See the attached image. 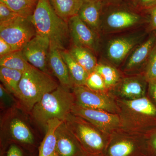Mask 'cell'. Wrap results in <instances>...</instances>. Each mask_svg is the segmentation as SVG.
<instances>
[{"mask_svg": "<svg viewBox=\"0 0 156 156\" xmlns=\"http://www.w3.org/2000/svg\"><path fill=\"white\" fill-rule=\"evenodd\" d=\"M115 98L121 129L146 135L156 129V107L146 96L133 100Z\"/></svg>", "mask_w": 156, "mask_h": 156, "instance_id": "cell-1", "label": "cell"}, {"mask_svg": "<svg viewBox=\"0 0 156 156\" xmlns=\"http://www.w3.org/2000/svg\"><path fill=\"white\" fill-rule=\"evenodd\" d=\"M30 18L37 34L48 37L50 45L60 50H67L71 41L68 23L56 14L50 0H37Z\"/></svg>", "mask_w": 156, "mask_h": 156, "instance_id": "cell-2", "label": "cell"}, {"mask_svg": "<svg viewBox=\"0 0 156 156\" xmlns=\"http://www.w3.org/2000/svg\"><path fill=\"white\" fill-rule=\"evenodd\" d=\"M75 104L73 92L59 85L55 90L43 96L34 106L30 114L36 122L46 127L48 121L52 119L64 122Z\"/></svg>", "mask_w": 156, "mask_h": 156, "instance_id": "cell-3", "label": "cell"}, {"mask_svg": "<svg viewBox=\"0 0 156 156\" xmlns=\"http://www.w3.org/2000/svg\"><path fill=\"white\" fill-rule=\"evenodd\" d=\"M59 85L51 75L31 65L23 73L19 83L18 103L26 112L30 113L44 95Z\"/></svg>", "mask_w": 156, "mask_h": 156, "instance_id": "cell-4", "label": "cell"}, {"mask_svg": "<svg viewBox=\"0 0 156 156\" xmlns=\"http://www.w3.org/2000/svg\"><path fill=\"white\" fill-rule=\"evenodd\" d=\"M85 152L101 156L109 136L107 135L86 120L71 113L64 121Z\"/></svg>", "mask_w": 156, "mask_h": 156, "instance_id": "cell-5", "label": "cell"}, {"mask_svg": "<svg viewBox=\"0 0 156 156\" xmlns=\"http://www.w3.org/2000/svg\"><path fill=\"white\" fill-rule=\"evenodd\" d=\"M101 156H151L145 135L134 134L121 128L113 132Z\"/></svg>", "mask_w": 156, "mask_h": 156, "instance_id": "cell-6", "label": "cell"}, {"mask_svg": "<svg viewBox=\"0 0 156 156\" xmlns=\"http://www.w3.org/2000/svg\"><path fill=\"white\" fill-rule=\"evenodd\" d=\"M30 17L18 16L10 22L0 24V37L9 43L14 51L22 50L36 35Z\"/></svg>", "mask_w": 156, "mask_h": 156, "instance_id": "cell-7", "label": "cell"}, {"mask_svg": "<svg viewBox=\"0 0 156 156\" xmlns=\"http://www.w3.org/2000/svg\"><path fill=\"white\" fill-rule=\"evenodd\" d=\"M71 90L75 104L78 106L118 114L119 108L116 98L110 92L94 91L86 86L76 85H74Z\"/></svg>", "mask_w": 156, "mask_h": 156, "instance_id": "cell-8", "label": "cell"}, {"mask_svg": "<svg viewBox=\"0 0 156 156\" xmlns=\"http://www.w3.org/2000/svg\"><path fill=\"white\" fill-rule=\"evenodd\" d=\"M71 113L86 120L108 136L120 128V117L117 114L101 110L85 108L75 104Z\"/></svg>", "mask_w": 156, "mask_h": 156, "instance_id": "cell-9", "label": "cell"}, {"mask_svg": "<svg viewBox=\"0 0 156 156\" xmlns=\"http://www.w3.org/2000/svg\"><path fill=\"white\" fill-rule=\"evenodd\" d=\"M50 44L48 37L37 34L21 50L30 64L51 75L48 65Z\"/></svg>", "mask_w": 156, "mask_h": 156, "instance_id": "cell-10", "label": "cell"}, {"mask_svg": "<svg viewBox=\"0 0 156 156\" xmlns=\"http://www.w3.org/2000/svg\"><path fill=\"white\" fill-rule=\"evenodd\" d=\"M68 23L70 40L73 46L87 48L92 52L97 50V34L89 28L77 15L70 18Z\"/></svg>", "mask_w": 156, "mask_h": 156, "instance_id": "cell-11", "label": "cell"}, {"mask_svg": "<svg viewBox=\"0 0 156 156\" xmlns=\"http://www.w3.org/2000/svg\"><path fill=\"white\" fill-rule=\"evenodd\" d=\"M148 83L144 76L123 78L111 90L115 98L133 100L145 97Z\"/></svg>", "mask_w": 156, "mask_h": 156, "instance_id": "cell-12", "label": "cell"}, {"mask_svg": "<svg viewBox=\"0 0 156 156\" xmlns=\"http://www.w3.org/2000/svg\"><path fill=\"white\" fill-rule=\"evenodd\" d=\"M58 156H79L86 152L64 122L56 131Z\"/></svg>", "mask_w": 156, "mask_h": 156, "instance_id": "cell-13", "label": "cell"}, {"mask_svg": "<svg viewBox=\"0 0 156 156\" xmlns=\"http://www.w3.org/2000/svg\"><path fill=\"white\" fill-rule=\"evenodd\" d=\"M137 13L124 9H115L110 11L105 16V23L108 29L119 30L134 26L141 20Z\"/></svg>", "mask_w": 156, "mask_h": 156, "instance_id": "cell-14", "label": "cell"}, {"mask_svg": "<svg viewBox=\"0 0 156 156\" xmlns=\"http://www.w3.org/2000/svg\"><path fill=\"white\" fill-rule=\"evenodd\" d=\"M48 65L51 72L58 79L60 86L72 90L74 85L67 65L62 57L60 50L50 44L48 55Z\"/></svg>", "mask_w": 156, "mask_h": 156, "instance_id": "cell-15", "label": "cell"}, {"mask_svg": "<svg viewBox=\"0 0 156 156\" xmlns=\"http://www.w3.org/2000/svg\"><path fill=\"white\" fill-rule=\"evenodd\" d=\"M140 37L128 36L113 39L107 47V55L115 64H119L138 44Z\"/></svg>", "mask_w": 156, "mask_h": 156, "instance_id": "cell-16", "label": "cell"}, {"mask_svg": "<svg viewBox=\"0 0 156 156\" xmlns=\"http://www.w3.org/2000/svg\"><path fill=\"white\" fill-rule=\"evenodd\" d=\"M103 6L95 0H83L77 15L96 34L101 28V16Z\"/></svg>", "mask_w": 156, "mask_h": 156, "instance_id": "cell-17", "label": "cell"}, {"mask_svg": "<svg viewBox=\"0 0 156 156\" xmlns=\"http://www.w3.org/2000/svg\"><path fill=\"white\" fill-rule=\"evenodd\" d=\"M6 125L9 136L12 140L26 145L34 144V134L27 124L22 119L18 117H11Z\"/></svg>", "mask_w": 156, "mask_h": 156, "instance_id": "cell-18", "label": "cell"}, {"mask_svg": "<svg viewBox=\"0 0 156 156\" xmlns=\"http://www.w3.org/2000/svg\"><path fill=\"white\" fill-rule=\"evenodd\" d=\"M156 44V35H152L131 53L125 66V70H134L144 64L148 59Z\"/></svg>", "mask_w": 156, "mask_h": 156, "instance_id": "cell-19", "label": "cell"}, {"mask_svg": "<svg viewBox=\"0 0 156 156\" xmlns=\"http://www.w3.org/2000/svg\"><path fill=\"white\" fill-rule=\"evenodd\" d=\"M62 122L57 119L48 121L46 126V134L39 147L38 156H58L56 131Z\"/></svg>", "mask_w": 156, "mask_h": 156, "instance_id": "cell-20", "label": "cell"}, {"mask_svg": "<svg viewBox=\"0 0 156 156\" xmlns=\"http://www.w3.org/2000/svg\"><path fill=\"white\" fill-rule=\"evenodd\" d=\"M60 54L67 65L74 85L85 86L89 73L76 61L68 50H60Z\"/></svg>", "mask_w": 156, "mask_h": 156, "instance_id": "cell-21", "label": "cell"}, {"mask_svg": "<svg viewBox=\"0 0 156 156\" xmlns=\"http://www.w3.org/2000/svg\"><path fill=\"white\" fill-rule=\"evenodd\" d=\"M83 0H50L56 14L68 22L70 18L77 15Z\"/></svg>", "mask_w": 156, "mask_h": 156, "instance_id": "cell-22", "label": "cell"}, {"mask_svg": "<svg viewBox=\"0 0 156 156\" xmlns=\"http://www.w3.org/2000/svg\"><path fill=\"white\" fill-rule=\"evenodd\" d=\"M68 50L76 61L87 71L88 73L95 70L98 62L91 50L73 45Z\"/></svg>", "mask_w": 156, "mask_h": 156, "instance_id": "cell-23", "label": "cell"}, {"mask_svg": "<svg viewBox=\"0 0 156 156\" xmlns=\"http://www.w3.org/2000/svg\"><path fill=\"white\" fill-rule=\"evenodd\" d=\"M23 73L17 70L0 66V80L2 85L17 99L19 83Z\"/></svg>", "mask_w": 156, "mask_h": 156, "instance_id": "cell-24", "label": "cell"}, {"mask_svg": "<svg viewBox=\"0 0 156 156\" xmlns=\"http://www.w3.org/2000/svg\"><path fill=\"white\" fill-rule=\"evenodd\" d=\"M23 54L22 50H16L0 57V66L17 70L23 73L30 67Z\"/></svg>", "mask_w": 156, "mask_h": 156, "instance_id": "cell-25", "label": "cell"}, {"mask_svg": "<svg viewBox=\"0 0 156 156\" xmlns=\"http://www.w3.org/2000/svg\"><path fill=\"white\" fill-rule=\"evenodd\" d=\"M95 71L103 78L107 90L113 88L122 79L119 71L114 66L105 62L98 63Z\"/></svg>", "mask_w": 156, "mask_h": 156, "instance_id": "cell-26", "label": "cell"}, {"mask_svg": "<svg viewBox=\"0 0 156 156\" xmlns=\"http://www.w3.org/2000/svg\"><path fill=\"white\" fill-rule=\"evenodd\" d=\"M37 0H0L21 17L29 18L33 14Z\"/></svg>", "mask_w": 156, "mask_h": 156, "instance_id": "cell-27", "label": "cell"}, {"mask_svg": "<svg viewBox=\"0 0 156 156\" xmlns=\"http://www.w3.org/2000/svg\"><path fill=\"white\" fill-rule=\"evenodd\" d=\"M86 87L96 91H106L105 83L100 74L94 70L88 75L86 81Z\"/></svg>", "mask_w": 156, "mask_h": 156, "instance_id": "cell-28", "label": "cell"}, {"mask_svg": "<svg viewBox=\"0 0 156 156\" xmlns=\"http://www.w3.org/2000/svg\"><path fill=\"white\" fill-rule=\"evenodd\" d=\"M144 76L148 83L156 81V44L148 59Z\"/></svg>", "mask_w": 156, "mask_h": 156, "instance_id": "cell-29", "label": "cell"}, {"mask_svg": "<svg viewBox=\"0 0 156 156\" xmlns=\"http://www.w3.org/2000/svg\"><path fill=\"white\" fill-rule=\"evenodd\" d=\"M13 96L14 95L8 91L2 84L0 85L1 104L3 108H7L9 110L15 108L17 101Z\"/></svg>", "mask_w": 156, "mask_h": 156, "instance_id": "cell-30", "label": "cell"}, {"mask_svg": "<svg viewBox=\"0 0 156 156\" xmlns=\"http://www.w3.org/2000/svg\"><path fill=\"white\" fill-rule=\"evenodd\" d=\"M20 16L4 3L0 2V24L10 22Z\"/></svg>", "mask_w": 156, "mask_h": 156, "instance_id": "cell-31", "label": "cell"}, {"mask_svg": "<svg viewBox=\"0 0 156 156\" xmlns=\"http://www.w3.org/2000/svg\"><path fill=\"white\" fill-rule=\"evenodd\" d=\"M150 156L156 155V129L145 135Z\"/></svg>", "mask_w": 156, "mask_h": 156, "instance_id": "cell-32", "label": "cell"}, {"mask_svg": "<svg viewBox=\"0 0 156 156\" xmlns=\"http://www.w3.org/2000/svg\"><path fill=\"white\" fill-rule=\"evenodd\" d=\"M133 5L137 9L149 10L156 6V0H132Z\"/></svg>", "mask_w": 156, "mask_h": 156, "instance_id": "cell-33", "label": "cell"}, {"mask_svg": "<svg viewBox=\"0 0 156 156\" xmlns=\"http://www.w3.org/2000/svg\"><path fill=\"white\" fill-rule=\"evenodd\" d=\"M14 50L9 43L0 37V57L9 54Z\"/></svg>", "mask_w": 156, "mask_h": 156, "instance_id": "cell-34", "label": "cell"}, {"mask_svg": "<svg viewBox=\"0 0 156 156\" xmlns=\"http://www.w3.org/2000/svg\"><path fill=\"white\" fill-rule=\"evenodd\" d=\"M6 156H23L21 148L15 144L10 145L6 152Z\"/></svg>", "mask_w": 156, "mask_h": 156, "instance_id": "cell-35", "label": "cell"}, {"mask_svg": "<svg viewBox=\"0 0 156 156\" xmlns=\"http://www.w3.org/2000/svg\"><path fill=\"white\" fill-rule=\"evenodd\" d=\"M150 10V24L151 28L156 30V6Z\"/></svg>", "mask_w": 156, "mask_h": 156, "instance_id": "cell-36", "label": "cell"}, {"mask_svg": "<svg viewBox=\"0 0 156 156\" xmlns=\"http://www.w3.org/2000/svg\"><path fill=\"white\" fill-rule=\"evenodd\" d=\"M148 87L149 95L156 103V81L148 83Z\"/></svg>", "mask_w": 156, "mask_h": 156, "instance_id": "cell-37", "label": "cell"}, {"mask_svg": "<svg viewBox=\"0 0 156 156\" xmlns=\"http://www.w3.org/2000/svg\"><path fill=\"white\" fill-rule=\"evenodd\" d=\"M102 4L103 7L105 6L114 5L120 2L121 0H95Z\"/></svg>", "mask_w": 156, "mask_h": 156, "instance_id": "cell-38", "label": "cell"}, {"mask_svg": "<svg viewBox=\"0 0 156 156\" xmlns=\"http://www.w3.org/2000/svg\"><path fill=\"white\" fill-rule=\"evenodd\" d=\"M79 156H101V155H98L92 154H90L88 153L85 152L83 154Z\"/></svg>", "mask_w": 156, "mask_h": 156, "instance_id": "cell-39", "label": "cell"}, {"mask_svg": "<svg viewBox=\"0 0 156 156\" xmlns=\"http://www.w3.org/2000/svg\"></svg>", "mask_w": 156, "mask_h": 156, "instance_id": "cell-40", "label": "cell"}]
</instances>
